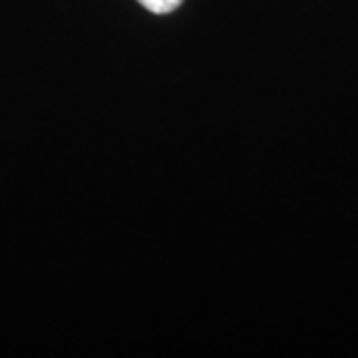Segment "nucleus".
Here are the masks:
<instances>
[{
  "label": "nucleus",
  "mask_w": 358,
  "mask_h": 358,
  "mask_svg": "<svg viewBox=\"0 0 358 358\" xmlns=\"http://www.w3.org/2000/svg\"><path fill=\"white\" fill-rule=\"evenodd\" d=\"M143 8H148L150 13L154 14H169L173 10H178L179 6L183 4V0H138Z\"/></svg>",
  "instance_id": "nucleus-1"
}]
</instances>
